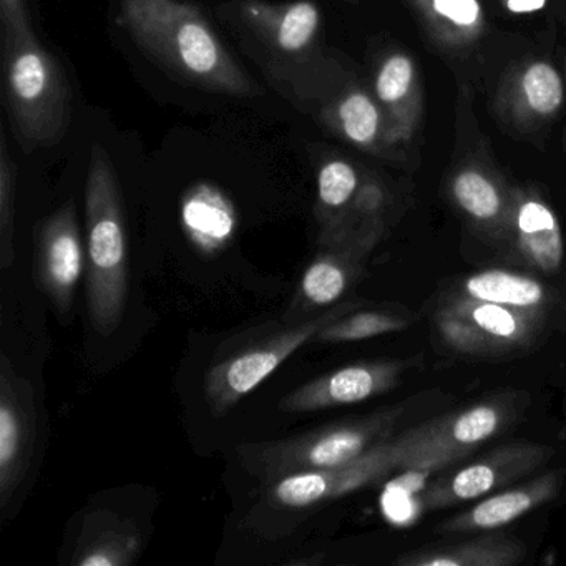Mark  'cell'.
Here are the masks:
<instances>
[{
  "label": "cell",
  "mask_w": 566,
  "mask_h": 566,
  "mask_svg": "<svg viewBox=\"0 0 566 566\" xmlns=\"http://www.w3.org/2000/svg\"><path fill=\"white\" fill-rule=\"evenodd\" d=\"M118 22L151 62L181 84L228 97H260V85L198 6L185 0H120Z\"/></svg>",
  "instance_id": "obj_1"
},
{
  "label": "cell",
  "mask_w": 566,
  "mask_h": 566,
  "mask_svg": "<svg viewBox=\"0 0 566 566\" xmlns=\"http://www.w3.org/2000/svg\"><path fill=\"white\" fill-rule=\"evenodd\" d=\"M87 307L92 326L108 337L124 319L128 294V250L120 181L107 148H91L85 184Z\"/></svg>",
  "instance_id": "obj_2"
},
{
  "label": "cell",
  "mask_w": 566,
  "mask_h": 566,
  "mask_svg": "<svg viewBox=\"0 0 566 566\" xmlns=\"http://www.w3.org/2000/svg\"><path fill=\"white\" fill-rule=\"evenodd\" d=\"M277 94L331 137L382 160H396L399 155V148L387 137L386 118L373 88L366 87L329 49L297 72Z\"/></svg>",
  "instance_id": "obj_3"
},
{
  "label": "cell",
  "mask_w": 566,
  "mask_h": 566,
  "mask_svg": "<svg viewBox=\"0 0 566 566\" xmlns=\"http://www.w3.org/2000/svg\"><path fill=\"white\" fill-rule=\"evenodd\" d=\"M72 87L35 34L2 41V97L22 154L57 147L72 122Z\"/></svg>",
  "instance_id": "obj_4"
},
{
  "label": "cell",
  "mask_w": 566,
  "mask_h": 566,
  "mask_svg": "<svg viewBox=\"0 0 566 566\" xmlns=\"http://www.w3.org/2000/svg\"><path fill=\"white\" fill-rule=\"evenodd\" d=\"M217 14L276 92L326 51L314 0H228Z\"/></svg>",
  "instance_id": "obj_5"
},
{
  "label": "cell",
  "mask_w": 566,
  "mask_h": 566,
  "mask_svg": "<svg viewBox=\"0 0 566 566\" xmlns=\"http://www.w3.org/2000/svg\"><path fill=\"white\" fill-rule=\"evenodd\" d=\"M397 417L399 410H389L286 439L244 443L238 449V462L264 485L293 473L336 469L389 439Z\"/></svg>",
  "instance_id": "obj_6"
},
{
  "label": "cell",
  "mask_w": 566,
  "mask_h": 566,
  "mask_svg": "<svg viewBox=\"0 0 566 566\" xmlns=\"http://www.w3.org/2000/svg\"><path fill=\"white\" fill-rule=\"evenodd\" d=\"M356 304L339 303L296 323L281 321L276 329L244 344L241 349L218 359L205 379V399L217 417L233 410L244 397L256 390L274 370L343 314L354 311Z\"/></svg>",
  "instance_id": "obj_7"
},
{
  "label": "cell",
  "mask_w": 566,
  "mask_h": 566,
  "mask_svg": "<svg viewBox=\"0 0 566 566\" xmlns=\"http://www.w3.org/2000/svg\"><path fill=\"white\" fill-rule=\"evenodd\" d=\"M423 450L419 427L403 436L389 437L359 459L336 469L293 473L266 485L273 505L310 509L373 485L397 469H406Z\"/></svg>",
  "instance_id": "obj_8"
},
{
  "label": "cell",
  "mask_w": 566,
  "mask_h": 566,
  "mask_svg": "<svg viewBox=\"0 0 566 566\" xmlns=\"http://www.w3.org/2000/svg\"><path fill=\"white\" fill-rule=\"evenodd\" d=\"M39 412L35 392L6 354L0 356V506L19 492L34 463Z\"/></svg>",
  "instance_id": "obj_9"
},
{
  "label": "cell",
  "mask_w": 566,
  "mask_h": 566,
  "mask_svg": "<svg viewBox=\"0 0 566 566\" xmlns=\"http://www.w3.org/2000/svg\"><path fill=\"white\" fill-rule=\"evenodd\" d=\"M552 455V450L536 443H512L486 453L483 459L457 470L452 475H440L423 490L420 505L426 510L443 509L453 503L476 500L493 490L510 485L515 480L535 472Z\"/></svg>",
  "instance_id": "obj_10"
},
{
  "label": "cell",
  "mask_w": 566,
  "mask_h": 566,
  "mask_svg": "<svg viewBox=\"0 0 566 566\" xmlns=\"http://www.w3.org/2000/svg\"><path fill=\"white\" fill-rule=\"evenodd\" d=\"M84 264L77 210L74 201L69 200L49 214L35 233V276L61 313H71Z\"/></svg>",
  "instance_id": "obj_11"
},
{
  "label": "cell",
  "mask_w": 566,
  "mask_h": 566,
  "mask_svg": "<svg viewBox=\"0 0 566 566\" xmlns=\"http://www.w3.org/2000/svg\"><path fill=\"white\" fill-rule=\"evenodd\" d=\"M374 243L376 241L344 238L319 244L281 321L296 323L316 316L324 307L336 306L359 277Z\"/></svg>",
  "instance_id": "obj_12"
},
{
  "label": "cell",
  "mask_w": 566,
  "mask_h": 566,
  "mask_svg": "<svg viewBox=\"0 0 566 566\" xmlns=\"http://www.w3.org/2000/svg\"><path fill=\"white\" fill-rule=\"evenodd\" d=\"M403 369V363L392 360L350 364L297 387L281 400L280 409L304 413L364 402L394 389Z\"/></svg>",
  "instance_id": "obj_13"
},
{
  "label": "cell",
  "mask_w": 566,
  "mask_h": 566,
  "mask_svg": "<svg viewBox=\"0 0 566 566\" xmlns=\"http://www.w3.org/2000/svg\"><path fill=\"white\" fill-rule=\"evenodd\" d=\"M370 88L386 118L390 144L406 147L423 118V84L416 59L403 51L387 52L377 61Z\"/></svg>",
  "instance_id": "obj_14"
},
{
  "label": "cell",
  "mask_w": 566,
  "mask_h": 566,
  "mask_svg": "<svg viewBox=\"0 0 566 566\" xmlns=\"http://www.w3.org/2000/svg\"><path fill=\"white\" fill-rule=\"evenodd\" d=\"M565 82L546 61H526L503 78L496 92L500 118L522 132L536 130L562 112Z\"/></svg>",
  "instance_id": "obj_15"
},
{
  "label": "cell",
  "mask_w": 566,
  "mask_h": 566,
  "mask_svg": "<svg viewBox=\"0 0 566 566\" xmlns=\"http://www.w3.org/2000/svg\"><path fill=\"white\" fill-rule=\"evenodd\" d=\"M505 233L526 263L543 273H555L563 261V234L558 218L536 191L512 188Z\"/></svg>",
  "instance_id": "obj_16"
},
{
  "label": "cell",
  "mask_w": 566,
  "mask_h": 566,
  "mask_svg": "<svg viewBox=\"0 0 566 566\" xmlns=\"http://www.w3.org/2000/svg\"><path fill=\"white\" fill-rule=\"evenodd\" d=\"M450 195L457 207L480 227L505 233L512 188L483 158H465L450 175Z\"/></svg>",
  "instance_id": "obj_17"
},
{
  "label": "cell",
  "mask_w": 566,
  "mask_h": 566,
  "mask_svg": "<svg viewBox=\"0 0 566 566\" xmlns=\"http://www.w3.org/2000/svg\"><path fill=\"white\" fill-rule=\"evenodd\" d=\"M562 485V473L549 472L538 479L530 480L515 489L503 490L476 503L462 515L453 516L440 525V532H476L509 525L520 516L549 502Z\"/></svg>",
  "instance_id": "obj_18"
},
{
  "label": "cell",
  "mask_w": 566,
  "mask_h": 566,
  "mask_svg": "<svg viewBox=\"0 0 566 566\" xmlns=\"http://www.w3.org/2000/svg\"><path fill=\"white\" fill-rule=\"evenodd\" d=\"M181 224L190 243L205 256H217L233 241L238 214L230 198L213 185L200 184L185 195Z\"/></svg>",
  "instance_id": "obj_19"
},
{
  "label": "cell",
  "mask_w": 566,
  "mask_h": 566,
  "mask_svg": "<svg viewBox=\"0 0 566 566\" xmlns=\"http://www.w3.org/2000/svg\"><path fill=\"white\" fill-rule=\"evenodd\" d=\"M140 548V533L132 520L97 510L85 516L71 563L74 566H128L137 559Z\"/></svg>",
  "instance_id": "obj_20"
},
{
  "label": "cell",
  "mask_w": 566,
  "mask_h": 566,
  "mask_svg": "<svg viewBox=\"0 0 566 566\" xmlns=\"http://www.w3.org/2000/svg\"><path fill=\"white\" fill-rule=\"evenodd\" d=\"M427 35L443 51H469L485 35L486 14L480 0H403Z\"/></svg>",
  "instance_id": "obj_21"
},
{
  "label": "cell",
  "mask_w": 566,
  "mask_h": 566,
  "mask_svg": "<svg viewBox=\"0 0 566 566\" xmlns=\"http://www.w3.org/2000/svg\"><path fill=\"white\" fill-rule=\"evenodd\" d=\"M509 419V403L493 400L423 423L419 430L427 443H440L450 449L472 452L476 446L495 437L506 426Z\"/></svg>",
  "instance_id": "obj_22"
},
{
  "label": "cell",
  "mask_w": 566,
  "mask_h": 566,
  "mask_svg": "<svg viewBox=\"0 0 566 566\" xmlns=\"http://www.w3.org/2000/svg\"><path fill=\"white\" fill-rule=\"evenodd\" d=\"M525 555L520 543L506 536H483L446 546H429L403 555L397 565L406 566H509Z\"/></svg>",
  "instance_id": "obj_23"
},
{
  "label": "cell",
  "mask_w": 566,
  "mask_h": 566,
  "mask_svg": "<svg viewBox=\"0 0 566 566\" xmlns=\"http://www.w3.org/2000/svg\"><path fill=\"white\" fill-rule=\"evenodd\" d=\"M366 168L344 157H327L317 168V197L314 207L319 238L336 230L363 185Z\"/></svg>",
  "instance_id": "obj_24"
},
{
  "label": "cell",
  "mask_w": 566,
  "mask_h": 566,
  "mask_svg": "<svg viewBox=\"0 0 566 566\" xmlns=\"http://www.w3.org/2000/svg\"><path fill=\"white\" fill-rule=\"evenodd\" d=\"M446 310L473 324L499 350L523 346L535 331L536 311L515 310L472 297H462Z\"/></svg>",
  "instance_id": "obj_25"
},
{
  "label": "cell",
  "mask_w": 566,
  "mask_h": 566,
  "mask_svg": "<svg viewBox=\"0 0 566 566\" xmlns=\"http://www.w3.org/2000/svg\"><path fill=\"white\" fill-rule=\"evenodd\" d=\"M465 297L489 301L523 311H538L546 300L542 283L523 274L490 270L469 277L463 284Z\"/></svg>",
  "instance_id": "obj_26"
},
{
  "label": "cell",
  "mask_w": 566,
  "mask_h": 566,
  "mask_svg": "<svg viewBox=\"0 0 566 566\" xmlns=\"http://www.w3.org/2000/svg\"><path fill=\"white\" fill-rule=\"evenodd\" d=\"M407 321L387 311H349L327 324L313 343H354L406 329Z\"/></svg>",
  "instance_id": "obj_27"
},
{
  "label": "cell",
  "mask_w": 566,
  "mask_h": 566,
  "mask_svg": "<svg viewBox=\"0 0 566 566\" xmlns=\"http://www.w3.org/2000/svg\"><path fill=\"white\" fill-rule=\"evenodd\" d=\"M15 195L18 167L9 151L8 138L0 132V268L8 271L14 264Z\"/></svg>",
  "instance_id": "obj_28"
},
{
  "label": "cell",
  "mask_w": 566,
  "mask_h": 566,
  "mask_svg": "<svg viewBox=\"0 0 566 566\" xmlns=\"http://www.w3.org/2000/svg\"><path fill=\"white\" fill-rule=\"evenodd\" d=\"M437 326H439L440 336L443 343L452 349L462 354H489L496 349L489 337L483 336L479 329L469 321L450 311L443 310L437 316Z\"/></svg>",
  "instance_id": "obj_29"
},
{
  "label": "cell",
  "mask_w": 566,
  "mask_h": 566,
  "mask_svg": "<svg viewBox=\"0 0 566 566\" xmlns=\"http://www.w3.org/2000/svg\"><path fill=\"white\" fill-rule=\"evenodd\" d=\"M2 41L35 34L25 0H0Z\"/></svg>",
  "instance_id": "obj_30"
},
{
  "label": "cell",
  "mask_w": 566,
  "mask_h": 566,
  "mask_svg": "<svg viewBox=\"0 0 566 566\" xmlns=\"http://www.w3.org/2000/svg\"><path fill=\"white\" fill-rule=\"evenodd\" d=\"M506 11L512 14H530L545 8L546 0H502Z\"/></svg>",
  "instance_id": "obj_31"
},
{
  "label": "cell",
  "mask_w": 566,
  "mask_h": 566,
  "mask_svg": "<svg viewBox=\"0 0 566 566\" xmlns=\"http://www.w3.org/2000/svg\"><path fill=\"white\" fill-rule=\"evenodd\" d=\"M347 2H350V4H356V2H359V0H347Z\"/></svg>",
  "instance_id": "obj_32"
},
{
  "label": "cell",
  "mask_w": 566,
  "mask_h": 566,
  "mask_svg": "<svg viewBox=\"0 0 566 566\" xmlns=\"http://www.w3.org/2000/svg\"><path fill=\"white\" fill-rule=\"evenodd\" d=\"M565 74H566V61H565Z\"/></svg>",
  "instance_id": "obj_33"
}]
</instances>
